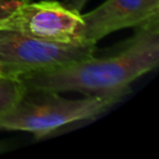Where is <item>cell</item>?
Masks as SVG:
<instances>
[{
  "instance_id": "obj_7",
  "label": "cell",
  "mask_w": 159,
  "mask_h": 159,
  "mask_svg": "<svg viewBox=\"0 0 159 159\" xmlns=\"http://www.w3.org/2000/svg\"><path fill=\"white\" fill-rule=\"evenodd\" d=\"M26 0H0V24L11 16Z\"/></svg>"
},
{
  "instance_id": "obj_9",
  "label": "cell",
  "mask_w": 159,
  "mask_h": 159,
  "mask_svg": "<svg viewBox=\"0 0 159 159\" xmlns=\"http://www.w3.org/2000/svg\"><path fill=\"white\" fill-rule=\"evenodd\" d=\"M0 75H1V73H0Z\"/></svg>"
},
{
  "instance_id": "obj_1",
  "label": "cell",
  "mask_w": 159,
  "mask_h": 159,
  "mask_svg": "<svg viewBox=\"0 0 159 159\" xmlns=\"http://www.w3.org/2000/svg\"><path fill=\"white\" fill-rule=\"evenodd\" d=\"M159 63V20L137 27L127 46L114 56H93L50 71L24 75L26 91L81 92L86 96H119Z\"/></svg>"
},
{
  "instance_id": "obj_2",
  "label": "cell",
  "mask_w": 159,
  "mask_h": 159,
  "mask_svg": "<svg viewBox=\"0 0 159 159\" xmlns=\"http://www.w3.org/2000/svg\"><path fill=\"white\" fill-rule=\"evenodd\" d=\"M120 98L93 94L68 99L52 91H26L15 107L0 114V130L32 132L42 137L68 123L96 117Z\"/></svg>"
},
{
  "instance_id": "obj_6",
  "label": "cell",
  "mask_w": 159,
  "mask_h": 159,
  "mask_svg": "<svg viewBox=\"0 0 159 159\" xmlns=\"http://www.w3.org/2000/svg\"><path fill=\"white\" fill-rule=\"evenodd\" d=\"M25 92L26 87L20 77L0 75V114L15 107Z\"/></svg>"
},
{
  "instance_id": "obj_8",
  "label": "cell",
  "mask_w": 159,
  "mask_h": 159,
  "mask_svg": "<svg viewBox=\"0 0 159 159\" xmlns=\"http://www.w3.org/2000/svg\"><path fill=\"white\" fill-rule=\"evenodd\" d=\"M87 2H88V0H65L62 4L65 6H67V7H70V9L80 12L86 6Z\"/></svg>"
},
{
  "instance_id": "obj_4",
  "label": "cell",
  "mask_w": 159,
  "mask_h": 159,
  "mask_svg": "<svg viewBox=\"0 0 159 159\" xmlns=\"http://www.w3.org/2000/svg\"><path fill=\"white\" fill-rule=\"evenodd\" d=\"M0 30H14L34 39L56 43L86 41L81 14L52 0L37 2L26 0L0 24Z\"/></svg>"
},
{
  "instance_id": "obj_5",
  "label": "cell",
  "mask_w": 159,
  "mask_h": 159,
  "mask_svg": "<svg viewBox=\"0 0 159 159\" xmlns=\"http://www.w3.org/2000/svg\"><path fill=\"white\" fill-rule=\"evenodd\" d=\"M83 39L97 43L104 36L127 27H142L159 20V0H107L81 15Z\"/></svg>"
},
{
  "instance_id": "obj_3",
  "label": "cell",
  "mask_w": 159,
  "mask_h": 159,
  "mask_svg": "<svg viewBox=\"0 0 159 159\" xmlns=\"http://www.w3.org/2000/svg\"><path fill=\"white\" fill-rule=\"evenodd\" d=\"M94 50L96 43L91 41L56 43L14 30H0V73L21 77L50 71L89 58Z\"/></svg>"
}]
</instances>
